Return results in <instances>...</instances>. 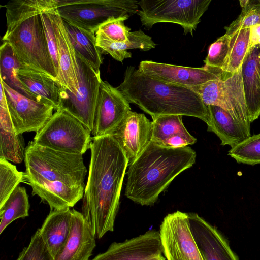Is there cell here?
<instances>
[{"mask_svg": "<svg viewBox=\"0 0 260 260\" xmlns=\"http://www.w3.org/2000/svg\"><path fill=\"white\" fill-rule=\"evenodd\" d=\"M89 174L82 214L93 234L100 239L114 230L129 160L112 135L92 137Z\"/></svg>", "mask_w": 260, "mask_h": 260, "instance_id": "obj_1", "label": "cell"}, {"mask_svg": "<svg viewBox=\"0 0 260 260\" xmlns=\"http://www.w3.org/2000/svg\"><path fill=\"white\" fill-rule=\"evenodd\" d=\"M25 180L51 211L73 207L84 196L87 170L82 155L62 152L29 142L24 159Z\"/></svg>", "mask_w": 260, "mask_h": 260, "instance_id": "obj_2", "label": "cell"}, {"mask_svg": "<svg viewBox=\"0 0 260 260\" xmlns=\"http://www.w3.org/2000/svg\"><path fill=\"white\" fill-rule=\"evenodd\" d=\"M196 158L190 147L169 148L151 141L129 162L125 195L142 206L153 205L177 176L193 166Z\"/></svg>", "mask_w": 260, "mask_h": 260, "instance_id": "obj_3", "label": "cell"}, {"mask_svg": "<svg viewBox=\"0 0 260 260\" xmlns=\"http://www.w3.org/2000/svg\"><path fill=\"white\" fill-rule=\"evenodd\" d=\"M53 0H14L4 5L7 29L2 38L23 66L56 81L57 72L49 51L41 14Z\"/></svg>", "mask_w": 260, "mask_h": 260, "instance_id": "obj_4", "label": "cell"}, {"mask_svg": "<svg viewBox=\"0 0 260 260\" xmlns=\"http://www.w3.org/2000/svg\"><path fill=\"white\" fill-rule=\"evenodd\" d=\"M116 88L129 103H133L152 118L166 115L194 117L207 124L208 107L192 89L166 83L128 66L123 82Z\"/></svg>", "mask_w": 260, "mask_h": 260, "instance_id": "obj_5", "label": "cell"}, {"mask_svg": "<svg viewBox=\"0 0 260 260\" xmlns=\"http://www.w3.org/2000/svg\"><path fill=\"white\" fill-rule=\"evenodd\" d=\"M62 19L95 34L106 21L130 16L138 12L139 1L133 0H56Z\"/></svg>", "mask_w": 260, "mask_h": 260, "instance_id": "obj_6", "label": "cell"}, {"mask_svg": "<svg viewBox=\"0 0 260 260\" xmlns=\"http://www.w3.org/2000/svg\"><path fill=\"white\" fill-rule=\"evenodd\" d=\"M91 134L80 121L60 108L36 133L33 141L56 151L83 155L90 148Z\"/></svg>", "mask_w": 260, "mask_h": 260, "instance_id": "obj_7", "label": "cell"}, {"mask_svg": "<svg viewBox=\"0 0 260 260\" xmlns=\"http://www.w3.org/2000/svg\"><path fill=\"white\" fill-rule=\"evenodd\" d=\"M211 0H141L138 12L141 22L147 29L155 24L170 22L180 25L184 34L193 36L201 18Z\"/></svg>", "mask_w": 260, "mask_h": 260, "instance_id": "obj_8", "label": "cell"}, {"mask_svg": "<svg viewBox=\"0 0 260 260\" xmlns=\"http://www.w3.org/2000/svg\"><path fill=\"white\" fill-rule=\"evenodd\" d=\"M204 104L218 106L228 111L249 132L250 123L243 90L241 68L236 73H224L219 79L192 89Z\"/></svg>", "mask_w": 260, "mask_h": 260, "instance_id": "obj_9", "label": "cell"}, {"mask_svg": "<svg viewBox=\"0 0 260 260\" xmlns=\"http://www.w3.org/2000/svg\"><path fill=\"white\" fill-rule=\"evenodd\" d=\"M76 54L78 88L75 94L64 89L60 109L78 119L91 133L102 79L100 72H96L78 52Z\"/></svg>", "mask_w": 260, "mask_h": 260, "instance_id": "obj_10", "label": "cell"}, {"mask_svg": "<svg viewBox=\"0 0 260 260\" xmlns=\"http://www.w3.org/2000/svg\"><path fill=\"white\" fill-rule=\"evenodd\" d=\"M159 233L167 260H203L191 232L187 213L177 211L168 214Z\"/></svg>", "mask_w": 260, "mask_h": 260, "instance_id": "obj_11", "label": "cell"}, {"mask_svg": "<svg viewBox=\"0 0 260 260\" xmlns=\"http://www.w3.org/2000/svg\"><path fill=\"white\" fill-rule=\"evenodd\" d=\"M9 112L18 134L25 132L37 133L42 128L53 116V106L37 102L15 91L1 79Z\"/></svg>", "mask_w": 260, "mask_h": 260, "instance_id": "obj_12", "label": "cell"}, {"mask_svg": "<svg viewBox=\"0 0 260 260\" xmlns=\"http://www.w3.org/2000/svg\"><path fill=\"white\" fill-rule=\"evenodd\" d=\"M138 69L143 74L166 83L192 89L209 81L221 78V69L204 66L192 68L144 60Z\"/></svg>", "mask_w": 260, "mask_h": 260, "instance_id": "obj_13", "label": "cell"}, {"mask_svg": "<svg viewBox=\"0 0 260 260\" xmlns=\"http://www.w3.org/2000/svg\"><path fill=\"white\" fill-rule=\"evenodd\" d=\"M131 110L129 103L116 87L102 79L91 134H112Z\"/></svg>", "mask_w": 260, "mask_h": 260, "instance_id": "obj_14", "label": "cell"}, {"mask_svg": "<svg viewBox=\"0 0 260 260\" xmlns=\"http://www.w3.org/2000/svg\"><path fill=\"white\" fill-rule=\"evenodd\" d=\"M159 233L149 231L122 242H114L92 260H156L162 255Z\"/></svg>", "mask_w": 260, "mask_h": 260, "instance_id": "obj_15", "label": "cell"}, {"mask_svg": "<svg viewBox=\"0 0 260 260\" xmlns=\"http://www.w3.org/2000/svg\"><path fill=\"white\" fill-rule=\"evenodd\" d=\"M50 11L56 38L59 63L56 81L64 89L75 94L78 88L76 52L57 10L56 0Z\"/></svg>", "mask_w": 260, "mask_h": 260, "instance_id": "obj_16", "label": "cell"}, {"mask_svg": "<svg viewBox=\"0 0 260 260\" xmlns=\"http://www.w3.org/2000/svg\"><path fill=\"white\" fill-rule=\"evenodd\" d=\"M188 215L191 232L203 260H239L215 226L197 213Z\"/></svg>", "mask_w": 260, "mask_h": 260, "instance_id": "obj_17", "label": "cell"}, {"mask_svg": "<svg viewBox=\"0 0 260 260\" xmlns=\"http://www.w3.org/2000/svg\"><path fill=\"white\" fill-rule=\"evenodd\" d=\"M111 135L119 142L130 162L151 141L152 122L144 114L131 110Z\"/></svg>", "mask_w": 260, "mask_h": 260, "instance_id": "obj_18", "label": "cell"}, {"mask_svg": "<svg viewBox=\"0 0 260 260\" xmlns=\"http://www.w3.org/2000/svg\"><path fill=\"white\" fill-rule=\"evenodd\" d=\"M18 78L28 93L37 102L60 109L64 89L55 80L36 70L22 66Z\"/></svg>", "mask_w": 260, "mask_h": 260, "instance_id": "obj_19", "label": "cell"}, {"mask_svg": "<svg viewBox=\"0 0 260 260\" xmlns=\"http://www.w3.org/2000/svg\"><path fill=\"white\" fill-rule=\"evenodd\" d=\"M72 228L60 253L53 260H89L95 247V236L82 214L71 210Z\"/></svg>", "mask_w": 260, "mask_h": 260, "instance_id": "obj_20", "label": "cell"}, {"mask_svg": "<svg viewBox=\"0 0 260 260\" xmlns=\"http://www.w3.org/2000/svg\"><path fill=\"white\" fill-rule=\"evenodd\" d=\"M72 228L70 208L50 211L41 228V236L54 259L63 248Z\"/></svg>", "mask_w": 260, "mask_h": 260, "instance_id": "obj_21", "label": "cell"}, {"mask_svg": "<svg viewBox=\"0 0 260 260\" xmlns=\"http://www.w3.org/2000/svg\"><path fill=\"white\" fill-rule=\"evenodd\" d=\"M241 71L246 104L251 123L260 116V45L248 52Z\"/></svg>", "mask_w": 260, "mask_h": 260, "instance_id": "obj_22", "label": "cell"}, {"mask_svg": "<svg viewBox=\"0 0 260 260\" xmlns=\"http://www.w3.org/2000/svg\"><path fill=\"white\" fill-rule=\"evenodd\" d=\"M209 121L207 131L215 133L222 145L234 147L250 136L249 132L224 109L216 106H208Z\"/></svg>", "mask_w": 260, "mask_h": 260, "instance_id": "obj_23", "label": "cell"}, {"mask_svg": "<svg viewBox=\"0 0 260 260\" xmlns=\"http://www.w3.org/2000/svg\"><path fill=\"white\" fill-rule=\"evenodd\" d=\"M25 150L24 139L14 127L7 100L0 101V157L20 164L24 159Z\"/></svg>", "mask_w": 260, "mask_h": 260, "instance_id": "obj_24", "label": "cell"}, {"mask_svg": "<svg viewBox=\"0 0 260 260\" xmlns=\"http://www.w3.org/2000/svg\"><path fill=\"white\" fill-rule=\"evenodd\" d=\"M95 35L96 46L102 52L109 54L115 60L121 62L132 57V54L127 50L138 49L148 51L154 48L156 45L151 37L141 29L130 31L127 40L123 43L114 42L101 35Z\"/></svg>", "mask_w": 260, "mask_h": 260, "instance_id": "obj_25", "label": "cell"}, {"mask_svg": "<svg viewBox=\"0 0 260 260\" xmlns=\"http://www.w3.org/2000/svg\"><path fill=\"white\" fill-rule=\"evenodd\" d=\"M63 22L75 51L85 58L96 72H100L103 52L96 46L95 34L66 21L63 20Z\"/></svg>", "mask_w": 260, "mask_h": 260, "instance_id": "obj_26", "label": "cell"}, {"mask_svg": "<svg viewBox=\"0 0 260 260\" xmlns=\"http://www.w3.org/2000/svg\"><path fill=\"white\" fill-rule=\"evenodd\" d=\"M29 206L25 188L18 185L0 207V234L14 220L28 216Z\"/></svg>", "mask_w": 260, "mask_h": 260, "instance_id": "obj_27", "label": "cell"}, {"mask_svg": "<svg viewBox=\"0 0 260 260\" xmlns=\"http://www.w3.org/2000/svg\"><path fill=\"white\" fill-rule=\"evenodd\" d=\"M182 117L166 115L152 119L151 141L162 146L167 141L177 136H191L184 126Z\"/></svg>", "mask_w": 260, "mask_h": 260, "instance_id": "obj_28", "label": "cell"}, {"mask_svg": "<svg viewBox=\"0 0 260 260\" xmlns=\"http://www.w3.org/2000/svg\"><path fill=\"white\" fill-rule=\"evenodd\" d=\"M250 28L241 29L230 37L227 56L221 70L233 74L239 71L248 53Z\"/></svg>", "mask_w": 260, "mask_h": 260, "instance_id": "obj_29", "label": "cell"}, {"mask_svg": "<svg viewBox=\"0 0 260 260\" xmlns=\"http://www.w3.org/2000/svg\"><path fill=\"white\" fill-rule=\"evenodd\" d=\"M21 66L10 45L3 42L0 48V78L15 91L30 98L17 77V71Z\"/></svg>", "mask_w": 260, "mask_h": 260, "instance_id": "obj_30", "label": "cell"}, {"mask_svg": "<svg viewBox=\"0 0 260 260\" xmlns=\"http://www.w3.org/2000/svg\"><path fill=\"white\" fill-rule=\"evenodd\" d=\"M25 179V172L19 171L15 165L0 157V207Z\"/></svg>", "mask_w": 260, "mask_h": 260, "instance_id": "obj_31", "label": "cell"}, {"mask_svg": "<svg viewBox=\"0 0 260 260\" xmlns=\"http://www.w3.org/2000/svg\"><path fill=\"white\" fill-rule=\"evenodd\" d=\"M228 155L239 163L251 165L260 164V133L250 136L232 148Z\"/></svg>", "mask_w": 260, "mask_h": 260, "instance_id": "obj_32", "label": "cell"}, {"mask_svg": "<svg viewBox=\"0 0 260 260\" xmlns=\"http://www.w3.org/2000/svg\"><path fill=\"white\" fill-rule=\"evenodd\" d=\"M260 24V0H249L238 17L229 26L225 27V33L231 36L241 29Z\"/></svg>", "mask_w": 260, "mask_h": 260, "instance_id": "obj_33", "label": "cell"}, {"mask_svg": "<svg viewBox=\"0 0 260 260\" xmlns=\"http://www.w3.org/2000/svg\"><path fill=\"white\" fill-rule=\"evenodd\" d=\"M129 16L110 19L102 24L95 35L104 36L114 42L123 43L127 39L131 29L124 24Z\"/></svg>", "mask_w": 260, "mask_h": 260, "instance_id": "obj_34", "label": "cell"}, {"mask_svg": "<svg viewBox=\"0 0 260 260\" xmlns=\"http://www.w3.org/2000/svg\"><path fill=\"white\" fill-rule=\"evenodd\" d=\"M229 42L230 37L224 34L211 44L204 60L205 66L221 69L228 55Z\"/></svg>", "mask_w": 260, "mask_h": 260, "instance_id": "obj_35", "label": "cell"}, {"mask_svg": "<svg viewBox=\"0 0 260 260\" xmlns=\"http://www.w3.org/2000/svg\"><path fill=\"white\" fill-rule=\"evenodd\" d=\"M16 260H53L39 229L32 236L29 245L23 249Z\"/></svg>", "mask_w": 260, "mask_h": 260, "instance_id": "obj_36", "label": "cell"}, {"mask_svg": "<svg viewBox=\"0 0 260 260\" xmlns=\"http://www.w3.org/2000/svg\"><path fill=\"white\" fill-rule=\"evenodd\" d=\"M55 4L56 0H53V3L50 6L42 11L41 16L46 34L49 51L58 74L59 63L57 42L50 11L51 8Z\"/></svg>", "mask_w": 260, "mask_h": 260, "instance_id": "obj_37", "label": "cell"}, {"mask_svg": "<svg viewBox=\"0 0 260 260\" xmlns=\"http://www.w3.org/2000/svg\"><path fill=\"white\" fill-rule=\"evenodd\" d=\"M249 28L248 52L256 46L260 45V24L253 25L250 27Z\"/></svg>", "mask_w": 260, "mask_h": 260, "instance_id": "obj_38", "label": "cell"}, {"mask_svg": "<svg viewBox=\"0 0 260 260\" xmlns=\"http://www.w3.org/2000/svg\"><path fill=\"white\" fill-rule=\"evenodd\" d=\"M156 260H166V258L164 256H162V255H161Z\"/></svg>", "mask_w": 260, "mask_h": 260, "instance_id": "obj_39", "label": "cell"}]
</instances>
